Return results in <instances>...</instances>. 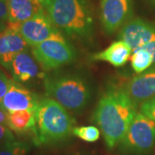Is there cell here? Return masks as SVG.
Masks as SVG:
<instances>
[{
  "mask_svg": "<svg viewBox=\"0 0 155 155\" xmlns=\"http://www.w3.org/2000/svg\"><path fill=\"white\" fill-rule=\"evenodd\" d=\"M137 107L124 88L111 86L102 95L93 120L97 124L108 148L120 144L137 113Z\"/></svg>",
  "mask_w": 155,
  "mask_h": 155,
  "instance_id": "cell-1",
  "label": "cell"
},
{
  "mask_svg": "<svg viewBox=\"0 0 155 155\" xmlns=\"http://www.w3.org/2000/svg\"><path fill=\"white\" fill-rule=\"evenodd\" d=\"M43 7L61 33L79 39L93 35L94 19L86 0H47Z\"/></svg>",
  "mask_w": 155,
  "mask_h": 155,
  "instance_id": "cell-2",
  "label": "cell"
},
{
  "mask_svg": "<svg viewBox=\"0 0 155 155\" xmlns=\"http://www.w3.org/2000/svg\"><path fill=\"white\" fill-rule=\"evenodd\" d=\"M35 145H54L63 142L72 135L73 119L66 108L55 100L46 97L40 100L35 110Z\"/></svg>",
  "mask_w": 155,
  "mask_h": 155,
  "instance_id": "cell-3",
  "label": "cell"
},
{
  "mask_svg": "<svg viewBox=\"0 0 155 155\" xmlns=\"http://www.w3.org/2000/svg\"><path fill=\"white\" fill-rule=\"evenodd\" d=\"M46 95L55 100L67 110H81L88 104L91 91L88 84L77 75L44 77Z\"/></svg>",
  "mask_w": 155,
  "mask_h": 155,
  "instance_id": "cell-4",
  "label": "cell"
},
{
  "mask_svg": "<svg viewBox=\"0 0 155 155\" xmlns=\"http://www.w3.org/2000/svg\"><path fill=\"white\" fill-rule=\"evenodd\" d=\"M35 60L45 71H52L75 61L77 53L66 38H51L31 48Z\"/></svg>",
  "mask_w": 155,
  "mask_h": 155,
  "instance_id": "cell-5",
  "label": "cell"
},
{
  "mask_svg": "<svg viewBox=\"0 0 155 155\" xmlns=\"http://www.w3.org/2000/svg\"><path fill=\"white\" fill-rule=\"evenodd\" d=\"M155 143V122L141 112H137L124 138L121 148L125 153H145L153 148Z\"/></svg>",
  "mask_w": 155,
  "mask_h": 155,
  "instance_id": "cell-6",
  "label": "cell"
},
{
  "mask_svg": "<svg viewBox=\"0 0 155 155\" xmlns=\"http://www.w3.org/2000/svg\"><path fill=\"white\" fill-rule=\"evenodd\" d=\"M17 28L26 43L31 48L48 39L64 38L45 11L19 24Z\"/></svg>",
  "mask_w": 155,
  "mask_h": 155,
  "instance_id": "cell-7",
  "label": "cell"
},
{
  "mask_svg": "<svg viewBox=\"0 0 155 155\" xmlns=\"http://www.w3.org/2000/svg\"><path fill=\"white\" fill-rule=\"evenodd\" d=\"M132 14V0H101L100 19L106 33L112 34Z\"/></svg>",
  "mask_w": 155,
  "mask_h": 155,
  "instance_id": "cell-8",
  "label": "cell"
},
{
  "mask_svg": "<svg viewBox=\"0 0 155 155\" xmlns=\"http://www.w3.org/2000/svg\"><path fill=\"white\" fill-rule=\"evenodd\" d=\"M119 38L126 42L134 52L149 42L155 41V26L140 18L133 19L125 23Z\"/></svg>",
  "mask_w": 155,
  "mask_h": 155,
  "instance_id": "cell-9",
  "label": "cell"
},
{
  "mask_svg": "<svg viewBox=\"0 0 155 155\" xmlns=\"http://www.w3.org/2000/svg\"><path fill=\"white\" fill-rule=\"evenodd\" d=\"M39 102L38 97L35 93L12 80L10 88L1 103V108L7 113L19 110L35 112Z\"/></svg>",
  "mask_w": 155,
  "mask_h": 155,
  "instance_id": "cell-10",
  "label": "cell"
},
{
  "mask_svg": "<svg viewBox=\"0 0 155 155\" xmlns=\"http://www.w3.org/2000/svg\"><path fill=\"white\" fill-rule=\"evenodd\" d=\"M28 47L17 26L8 24L0 32V65L9 70L14 58L18 54L27 51Z\"/></svg>",
  "mask_w": 155,
  "mask_h": 155,
  "instance_id": "cell-11",
  "label": "cell"
},
{
  "mask_svg": "<svg viewBox=\"0 0 155 155\" xmlns=\"http://www.w3.org/2000/svg\"><path fill=\"white\" fill-rule=\"evenodd\" d=\"M127 95L136 105L155 97V69L140 73L132 78L124 87Z\"/></svg>",
  "mask_w": 155,
  "mask_h": 155,
  "instance_id": "cell-12",
  "label": "cell"
},
{
  "mask_svg": "<svg viewBox=\"0 0 155 155\" xmlns=\"http://www.w3.org/2000/svg\"><path fill=\"white\" fill-rule=\"evenodd\" d=\"M9 71L17 83H27L43 75L39 70L38 63L28 51H23L14 58Z\"/></svg>",
  "mask_w": 155,
  "mask_h": 155,
  "instance_id": "cell-13",
  "label": "cell"
},
{
  "mask_svg": "<svg viewBox=\"0 0 155 155\" xmlns=\"http://www.w3.org/2000/svg\"><path fill=\"white\" fill-rule=\"evenodd\" d=\"M9 24L18 26L45 11L38 0H7Z\"/></svg>",
  "mask_w": 155,
  "mask_h": 155,
  "instance_id": "cell-14",
  "label": "cell"
},
{
  "mask_svg": "<svg viewBox=\"0 0 155 155\" xmlns=\"http://www.w3.org/2000/svg\"><path fill=\"white\" fill-rule=\"evenodd\" d=\"M130 47L121 40L113 42L106 49L96 53L91 56L94 61H105L114 67H119L125 65L131 55Z\"/></svg>",
  "mask_w": 155,
  "mask_h": 155,
  "instance_id": "cell-15",
  "label": "cell"
},
{
  "mask_svg": "<svg viewBox=\"0 0 155 155\" xmlns=\"http://www.w3.org/2000/svg\"><path fill=\"white\" fill-rule=\"evenodd\" d=\"M8 127L11 131L18 134L35 132V112L29 110H19L8 113Z\"/></svg>",
  "mask_w": 155,
  "mask_h": 155,
  "instance_id": "cell-16",
  "label": "cell"
},
{
  "mask_svg": "<svg viewBox=\"0 0 155 155\" xmlns=\"http://www.w3.org/2000/svg\"><path fill=\"white\" fill-rule=\"evenodd\" d=\"M131 66L136 73H142L153 67V57L143 48L135 50L131 56Z\"/></svg>",
  "mask_w": 155,
  "mask_h": 155,
  "instance_id": "cell-17",
  "label": "cell"
},
{
  "mask_svg": "<svg viewBox=\"0 0 155 155\" xmlns=\"http://www.w3.org/2000/svg\"><path fill=\"white\" fill-rule=\"evenodd\" d=\"M29 149L27 142L15 140L0 147V155H27Z\"/></svg>",
  "mask_w": 155,
  "mask_h": 155,
  "instance_id": "cell-18",
  "label": "cell"
},
{
  "mask_svg": "<svg viewBox=\"0 0 155 155\" xmlns=\"http://www.w3.org/2000/svg\"><path fill=\"white\" fill-rule=\"evenodd\" d=\"M72 135L87 142H95L100 137V129L95 126L74 127L72 129Z\"/></svg>",
  "mask_w": 155,
  "mask_h": 155,
  "instance_id": "cell-19",
  "label": "cell"
},
{
  "mask_svg": "<svg viewBox=\"0 0 155 155\" xmlns=\"http://www.w3.org/2000/svg\"><path fill=\"white\" fill-rule=\"evenodd\" d=\"M140 112L155 122V97L143 103L140 106Z\"/></svg>",
  "mask_w": 155,
  "mask_h": 155,
  "instance_id": "cell-20",
  "label": "cell"
},
{
  "mask_svg": "<svg viewBox=\"0 0 155 155\" xmlns=\"http://www.w3.org/2000/svg\"><path fill=\"white\" fill-rule=\"evenodd\" d=\"M15 140V135L10 127L5 124H0V147Z\"/></svg>",
  "mask_w": 155,
  "mask_h": 155,
  "instance_id": "cell-21",
  "label": "cell"
},
{
  "mask_svg": "<svg viewBox=\"0 0 155 155\" xmlns=\"http://www.w3.org/2000/svg\"><path fill=\"white\" fill-rule=\"evenodd\" d=\"M11 79L6 76V74L0 69V108H1V103L4 99L6 92L10 88L11 83Z\"/></svg>",
  "mask_w": 155,
  "mask_h": 155,
  "instance_id": "cell-22",
  "label": "cell"
},
{
  "mask_svg": "<svg viewBox=\"0 0 155 155\" xmlns=\"http://www.w3.org/2000/svg\"><path fill=\"white\" fill-rule=\"evenodd\" d=\"M9 24L8 22V8L7 0H0V26Z\"/></svg>",
  "mask_w": 155,
  "mask_h": 155,
  "instance_id": "cell-23",
  "label": "cell"
},
{
  "mask_svg": "<svg viewBox=\"0 0 155 155\" xmlns=\"http://www.w3.org/2000/svg\"><path fill=\"white\" fill-rule=\"evenodd\" d=\"M140 48H143V49L147 50V52H149L150 54L153 57V67H152L153 68L152 69H155V41L149 42Z\"/></svg>",
  "mask_w": 155,
  "mask_h": 155,
  "instance_id": "cell-24",
  "label": "cell"
},
{
  "mask_svg": "<svg viewBox=\"0 0 155 155\" xmlns=\"http://www.w3.org/2000/svg\"><path fill=\"white\" fill-rule=\"evenodd\" d=\"M0 124L8 126V113L2 108H0Z\"/></svg>",
  "mask_w": 155,
  "mask_h": 155,
  "instance_id": "cell-25",
  "label": "cell"
},
{
  "mask_svg": "<svg viewBox=\"0 0 155 155\" xmlns=\"http://www.w3.org/2000/svg\"><path fill=\"white\" fill-rule=\"evenodd\" d=\"M38 1L41 3V5H44V3L47 1V0H38Z\"/></svg>",
  "mask_w": 155,
  "mask_h": 155,
  "instance_id": "cell-26",
  "label": "cell"
},
{
  "mask_svg": "<svg viewBox=\"0 0 155 155\" xmlns=\"http://www.w3.org/2000/svg\"><path fill=\"white\" fill-rule=\"evenodd\" d=\"M72 155H85V154H83V153H73Z\"/></svg>",
  "mask_w": 155,
  "mask_h": 155,
  "instance_id": "cell-27",
  "label": "cell"
},
{
  "mask_svg": "<svg viewBox=\"0 0 155 155\" xmlns=\"http://www.w3.org/2000/svg\"><path fill=\"white\" fill-rule=\"evenodd\" d=\"M152 1H153V4H155V0H152Z\"/></svg>",
  "mask_w": 155,
  "mask_h": 155,
  "instance_id": "cell-28",
  "label": "cell"
}]
</instances>
